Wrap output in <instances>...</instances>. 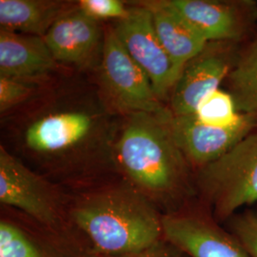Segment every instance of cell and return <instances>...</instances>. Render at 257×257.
I'll list each match as a JSON object with an SVG mask.
<instances>
[{"label": "cell", "instance_id": "cell-1", "mask_svg": "<svg viewBox=\"0 0 257 257\" xmlns=\"http://www.w3.org/2000/svg\"><path fill=\"white\" fill-rule=\"evenodd\" d=\"M167 117L128 114L115 146L122 172L140 193L175 208L196 193L192 167L175 143Z\"/></svg>", "mask_w": 257, "mask_h": 257}, {"label": "cell", "instance_id": "cell-2", "mask_svg": "<svg viewBox=\"0 0 257 257\" xmlns=\"http://www.w3.org/2000/svg\"><path fill=\"white\" fill-rule=\"evenodd\" d=\"M72 216L96 249L110 256L143 250L164 238L163 216L138 190L89 195L74 207Z\"/></svg>", "mask_w": 257, "mask_h": 257}, {"label": "cell", "instance_id": "cell-3", "mask_svg": "<svg viewBox=\"0 0 257 257\" xmlns=\"http://www.w3.org/2000/svg\"><path fill=\"white\" fill-rule=\"evenodd\" d=\"M196 191L223 225L239 209L257 204V128L217 160L198 169Z\"/></svg>", "mask_w": 257, "mask_h": 257}, {"label": "cell", "instance_id": "cell-4", "mask_svg": "<svg viewBox=\"0 0 257 257\" xmlns=\"http://www.w3.org/2000/svg\"><path fill=\"white\" fill-rule=\"evenodd\" d=\"M101 80L111 103L128 114L145 112L156 116L172 115L158 99L147 74L121 44L113 28L105 32Z\"/></svg>", "mask_w": 257, "mask_h": 257}, {"label": "cell", "instance_id": "cell-5", "mask_svg": "<svg viewBox=\"0 0 257 257\" xmlns=\"http://www.w3.org/2000/svg\"><path fill=\"white\" fill-rule=\"evenodd\" d=\"M113 30L128 55L147 74L158 99H170L179 77L157 37L152 12L142 4L132 8Z\"/></svg>", "mask_w": 257, "mask_h": 257}, {"label": "cell", "instance_id": "cell-6", "mask_svg": "<svg viewBox=\"0 0 257 257\" xmlns=\"http://www.w3.org/2000/svg\"><path fill=\"white\" fill-rule=\"evenodd\" d=\"M170 126L180 151L197 171L217 160L257 128V114L240 113L228 125L206 124L195 113L173 115Z\"/></svg>", "mask_w": 257, "mask_h": 257}, {"label": "cell", "instance_id": "cell-7", "mask_svg": "<svg viewBox=\"0 0 257 257\" xmlns=\"http://www.w3.org/2000/svg\"><path fill=\"white\" fill-rule=\"evenodd\" d=\"M239 43L211 41L185 66L170 97L173 115L195 112L203 99L219 89L237 59Z\"/></svg>", "mask_w": 257, "mask_h": 257}, {"label": "cell", "instance_id": "cell-8", "mask_svg": "<svg viewBox=\"0 0 257 257\" xmlns=\"http://www.w3.org/2000/svg\"><path fill=\"white\" fill-rule=\"evenodd\" d=\"M208 42L239 43L254 31L257 3L252 0H169Z\"/></svg>", "mask_w": 257, "mask_h": 257}, {"label": "cell", "instance_id": "cell-9", "mask_svg": "<svg viewBox=\"0 0 257 257\" xmlns=\"http://www.w3.org/2000/svg\"><path fill=\"white\" fill-rule=\"evenodd\" d=\"M162 223L164 238L186 256L248 257L207 208L169 212Z\"/></svg>", "mask_w": 257, "mask_h": 257}, {"label": "cell", "instance_id": "cell-10", "mask_svg": "<svg viewBox=\"0 0 257 257\" xmlns=\"http://www.w3.org/2000/svg\"><path fill=\"white\" fill-rule=\"evenodd\" d=\"M0 201L46 225H54L58 218L55 198L46 184L3 147L0 149Z\"/></svg>", "mask_w": 257, "mask_h": 257}, {"label": "cell", "instance_id": "cell-11", "mask_svg": "<svg viewBox=\"0 0 257 257\" xmlns=\"http://www.w3.org/2000/svg\"><path fill=\"white\" fill-rule=\"evenodd\" d=\"M100 28L78 6L58 19L43 37L55 61L87 64L100 42Z\"/></svg>", "mask_w": 257, "mask_h": 257}, {"label": "cell", "instance_id": "cell-12", "mask_svg": "<svg viewBox=\"0 0 257 257\" xmlns=\"http://www.w3.org/2000/svg\"><path fill=\"white\" fill-rule=\"evenodd\" d=\"M142 5L152 12L157 37L180 77L185 66L202 52L208 41L170 4L169 0L149 1Z\"/></svg>", "mask_w": 257, "mask_h": 257}, {"label": "cell", "instance_id": "cell-13", "mask_svg": "<svg viewBox=\"0 0 257 257\" xmlns=\"http://www.w3.org/2000/svg\"><path fill=\"white\" fill-rule=\"evenodd\" d=\"M55 65L43 37L0 29V76L26 82L48 74Z\"/></svg>", "mask_w": 257, "mask_h": 257}, {"label": "cell", "instance_id": "cell-14", "mask_svg": "<svg viewBox=\"0 0 257 257\" xmlns=\"http://www.w3.org/2000/svg\"><path fill=\"white\" fill-rule=\"evenodd\" d=\"M93 120L82 111L49 114L34 122L26 131L25 142L31 150L58 153L79 144L92 132Z\"/></svg>", "mask_w": 257, "mask_h": 257}, {"label": "cell", "instance_id": "cell-15", "mask_svg": "<svg viewBox=\"0 0 257 257\" xmlns=\"http://www.w3.org/2000/svg\"><path fill=\"white\" fill-rule=\"evenodd\" d=\"M74 9L62 1L0 0V26L1 30L43 37L58 19Z\"/></svg>", "mask_w": 257, "mask_h": 257}, {"label": "cell", "instance_id": "cell-16", "mask_svg": "<svg viewBox=\"0 0 257 257\" xmlns=\"http://www.w3.org/2000/svg\"><path fill=\"white\" fill-rule=\"evenodd\" d=\"M226 82L236 110L257 114V36L240 47Z\"/></svg>", "mask_w": 257, "mask_h": 257}, {"label": "cell", "instance_id": "cell-17", "mask_svg": "<svg viewBox=\"0 0 257 257\" xmlns=\"http://www.w3.org/2000/svg\"><path fill=\"white\" fill-rule=\"evenodd\" d=\"M194 113L204 123L215 126L228 125L239 114L230 93L220 89L206 96Z\"/></svg>", "mask_w": 257, "mask_h": 257}, {"label": "cell", "instance_id": "cell-18", "mask_svg": "<svg viewBox=\"0 0 257 257\" xmlns=\"http://www.w3.org/2000/svg\"><path fill=\"white\" fill-rule=\"evenodd\" d=\"M223 227L248 257H257V205L234 213Z\"/></svg>", "mask_w": 257, "mask_h": 257}, {"label": "cell", "instance_id": "cell-19", "mask_svg": "<svg viewBox=\"0 0 257 257\" xmlns=\"http://www.w3.org/2000/svg\"><path fill=\"white\" fill-rule=\"evenodd\" d=\"M0 257H45L27 235L6 221L0 223Z\"/></svg>", "mask_w": 257, "mask_h": 257}, {"label": "cell", "instance_id": "cell-20", "mask_svg": "<svg viewBox=\"0 0 257 257\" xmlns=\"http://www.w3.org/2000/svg\"><path fill=\"white\" fill-rule=\"evenodd\" d=\"M77 6L86 16L96 21L108 19H123L128 16L130 10L118 0H81Z\"/></svg>", "mask_w": 257, "mask_h": 257}, {"label": "cell", "instance_id": "cell-21", "mask_svg": "<svg viewBox=\"0 0 257 257\" xmlns=\"http://www.w3.org/2000/svg\"><path fill=\"white\" fill-rule=\"evenodd\" d=\"M33 88L27 83L0 76V110L4 112L26 100L32 94Z\"/></svg>", "mask_w": 257, "mask_h": 257}, {"label": "cell", "instance_id": "cell-22", "mask_svg": "<svg viewBox=\"0 0 257 257\" xmlns=\"http://www.w3.org/2000/svg\"><path fill=\"white\" fill-rule=\"evenodd\" d=\"M110 257H186L183 251L165 238L143 250Z\"/></svg>", "mask_w": 257, "mask_h": 257}, {"label": "cell", "instance_id": "cell-23", "mask_svg": "<svg viewBox=\"0 0 257 257\" xmlns=\"http://www.w3.org/2000/svg\"><path fill=\"white\" fill-rule=\"evenodd\" d=\"M186 257H188V256H186Z\"/></svg>", "mask_w": 257, "mask_h": 257}]
</instances>
